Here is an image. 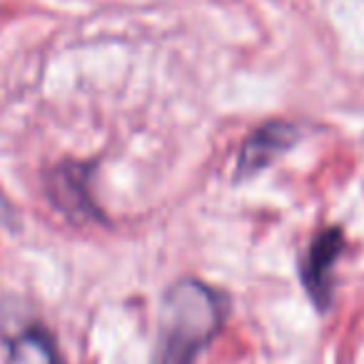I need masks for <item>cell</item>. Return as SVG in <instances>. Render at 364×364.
<instances>
[{"mask_svg":"<svg viewBox=\"0 0 364 364\" xmlns=\"http://www.w3.org/2000/svg\"><path fill=\"white\" fill-rule=\"evenodd\" d=\"M344 250V237L337 228L322 230L299 262V279L317 309H327L332 299V269Z\"/></svg>","mask_w":364,"mask_h":364,"instance_id":"3","label":"cell"},{"mask_svg":"<svg viewBox=\"0 0 364 364\" xmlns=\"http://www.w3.org/2000/svg\"><path fill=\"white\" fill-rule=\"evenodd\" d=\"M90 165L60 162L46 175V190L50 203L73 223H100L102 213L90 195Z\"/></svg>","mask_w":364,"mask_h":364,"instance_id":"2","label":"cell"},{"mask_svg":"<svg viewBox=\"0 0 364 364\" xmlns=\"http://www.w3.org/2000/svg\"><path fill=\"white\" fill-rule=\"evenodd\" d=\"M6 364H65L55 347V339L43 327H28L8 342Z\"/></svg>","mask_w":364,"mask_h":364,"instance_id":"5","label":"cell"},{"mask_svg":"<svg viewBox=\"0 0 364 364\" xmlns=\"http://www.w3.org/2000/svg\"><path fill=\"white\" fill-rule=\"evenodd\" d=\"M299 140V130L292 122H264L259 125L247 140L242 142V150L237 157V177L257 175L259 170L269 165L274 157L287 152Z\"/></svg>","mask_w":364,"mask_h":364,"instance_id":"4","label":"cell"},{"mask_svg":"<svg viewBox=\"0 0 364 364\" xmlns=\"http://www.w3.org/2000/svg\"><path fill=\"white\" fill-rule=\"evenodd\" d=\"M11 220H13V208H11V203L6 200V195L0 193V223L8 225Z\"/></svg>","mask_w":364,"mask_h":364,"instance_id":"6","label":"cell"},{"mask_svg":"<svg viewBox=\"0 0 364 364\" xmlns=\"http://www.w3.org/2000/svg\"><path fill=\"white\" fill-rule=\"evenodd\" d=\"M228 319V294L200 279L167 289L160 312V342L152 364H195Z\"/></svg>","mask_w":364,"mask_h":364,"instance_id":"1","label":"cell"}]
</instances>
